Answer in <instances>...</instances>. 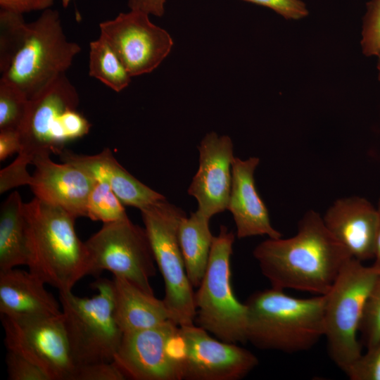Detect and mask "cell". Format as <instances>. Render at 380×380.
<instances>
[{"label": "cell", "instance_id": "obj_14", "mask_svg": "<svg viewBox=\"0 0 380 380\" xmlns=\"http://www.w3.org/2000/svg\"><path fill=\"white\" fill-rule=\"evenodd\" d=\"M99 29L100 36L110 44L131 77L154 70L173 46L170 34L140 11L120 13L101 23Z\"/></svg>", "mask_w": 380, "mask_h": 380}, {"label": "cell", "instance_id": "obj_9", "mask_svg": "<svg viewBox=\"0 0 380 380\" xmlns=\"http://www.w3.org/2000/svg\"><path fill=\"white\" fill-rule=\"evenodd\" d=\"M80 51V45L65 35L58 12L46 9L28 23L25 42L1 78L15 84L30 99L65 73Z\"/></svg>", "mask_w": 380, "mask_h": 380}, {"label": "cell", "instance_id": "obj_23", "mask_svg": "<svg viewBox=\"0 0 380 380\" xmlns=\"http://www.w3.org/2000/svg\"><path fill=\"white\" fill-rule=\"evenodd\" d=\"M210 219L198 210L182 221L179 229V245L188 278L198 288L205 272L213 236Z\"/></svg>", "mask_w": 380, "mask_h": 380}, {"label": "cell", "instance_id": "obj_33", "mask_svg": "<svg viewBox=\"0 0 380 380\" xmlns=\"http://www.w3.org/2000/svg\"><path fill=\"white\" fill-rule=\"evenodd\" d=\"M273 10L287 20H300L308 15L305 3L300 0H243Z\"/></svg>", "mask_w": 380, "mask_h": 380}, {"label": "cell", "instance_id": "obj_7", "mask_svg": "<svg viewBox=\"0 0 380 380\" xmlns=\"http://www.w3.org/2000/svg\"><path fill=\"white\" fill-rule=\"evenodd\" d=\"M380 273L353 258L325 294L324 337L333 362L344 372L362 355L357 334L369 293Z\"/></svg>", "mask_w": 380, "mask_h": 380}, {"label": "cell", "instance_id": "obj_17", "mask_svg": "<svg viewBox=\"0 0 380 380\" xmlns=\"http://www.w3.org/2000/svg\"><path fill=\"white\" fill-rule=\"evenodd\" d=\"M329 232L361 262L374 260L379 223L377 207L360 196L336 200L322 217Z\"/></svg>", "mask_w": 380, "mask_h": 380}, {"label": "cell", "instance_id": "obj_25", "mask_svg": "<svg viewBox=\"0 0 380 380\" xmlns=\"http://www.w3.org/2000/svg\"><path fill=\"white\" fill-rule=\"evenodd\" d=\"M23 14L0 9V72L10 67L22 47L27 30Z\"/></svg>", "mask_w": 380, "mask_h": 380}, {"label": "cell", "instance_id": "obj_11", "mask_svg": "<svg viewBox=\"0 0 380 380\" xmlns=\"http://www.w3.org/2000/svg\"><path fill=\"white\" fill-rule=\"evenodd\" d=\"M8 351L19 354L41 368L50 380H71L75 365L72 358L63 315L58 317L14 319L1 315Z\"/></svg>", "mask_w": 380, "mask_h": 380}, {"label": "cell", "instance_id": "obj_1", "mask_svg": "<svg viewBox=\"0 0 380 380\" xmlns=\"http://www.w3.org/2000/svg\"><path fill=\"white\" fill-rule=\"evenodd\" d=\"M253 254L272 288L315 295L327 293L352 258L327 229L322 217L312 210L300 220L294 236L269 238L259 243Z\"/></svg>", "mask_w": 380, "mask_h": 380}, {"label": "cell", "instance_id": "obj_38", "mask_svg": "<svg viewBox=\"0 0 380 380\" xmlns=\"http://www.w3.org/2000/svg\"><path fill=\"white\" fill-rule=\"evenodd\" d=\"M377 56L379 58L378 63H377L378 77H379V80H380V51L379 54L377 55Z\"/></svg>", "mask_w": 380, "mask_h": 380}, {"label": "cell", "instance_id": "obj_31", "mask_svg": "<svg viewBox=\"0 0 380 380\" xmlns=\"http://www.w3.org/2000/svg\"><path fill=\"white\" fill-rule=\"evenodd\" d=\"M6 364L9 380H50L37 365L14 352L8 350Z\"/></svg>", "mask_w": 380, "mask_h": 380}, {"label": "cell", "instance_id": "obj_4", "mask_svg": "<svg viewBox=\"0 0 380 380\" xmlns=\"http://www.w3.org/2000/svg\"><path fill=\"white\" fill-rule=\"evenodd\" d=\"M247 310V342L260 350H308L324 336L325 295L296 298L271 287L252 293Z\"/></svg>", "mask_w": 380, "mask_h": 380}, {"label": "cell", "instance_id": "obj_35", "mask_svg": "<svg viewBox=\"0 0 380 380\" xmlns=\"http://www.w3.org/2000/svg\"><path fill=\"white\" fill-rule=\"evenodd\" d=\"M21 149L20 137L18 131H0V160H4Z\"/></svg>", "mask_w": 380, "mask_h": 380}, {"label": "cell", "instance_id": "obj_19", "mask_svg": "<svg viewBox=\"0 0 380 380\" xmlns=\"http://www.w3.org/2000/svg\"><path fill=\"white\" fill-rule=\"evenodd\" d=\"M45 285L30 270L0 271L1 315L14 319L61 316V308Z\"/></svg>", "mask_w": 380, "mask_h": 380}, {"label": "cell", "instance_id": "obj_12", "mask_svg": "<svg viewBox=\"0 0 380 380\" xmlns=\"http://www.w3.org/2000/svg\"><path fill=\"white\" fill-rule=\"evenodd\" d=\"M179 326L169 320L159 326L125 333L113 362L127 379L182 380Z\"/></svg>", "mask_w": 380, "mask_h": 380}, {"label": "cell", "instance_id": "obj_26", "mask_svg": "<svg viewBox=\"0 0 380 380\" xmlns=\"http://www.w3.org/2000/svg\"><path fill=\"white\" fill-rule=\"evenodd\" d=\"M29 99L15 84L0 79V131H18L24 122Z\"/></svg>", "mask_w": 380, "mask_h": 380}, {"label": "cell", "instance_id": "obj_28", "mask_svg": "<svg viewBox=\"0 0 380 380\" xmlns=\"http://www.w3.org/2000/svg\"><path fill=\"white\" fill-rule=\"evenodd\" d=\"M359 333L360 342L367 348L380 338V273L367 296Z\"/></svg>", "mask_w": 380, "mask_h": 380}, {"label": "cell", "instance_id": "obj_22", "mask_svg": "<svg viewBox=\"0 0 380 380\" xmlns=\"http://www.w3.org/2000/svg\"><path fill=\"white\" fill-rule=\"evenodd\" d=\"M18 192L13 191L0 210V271L27 265L28 247L26 217Z\"/></svg>", "mask_w": 380, "mask_h": 380}, {"label": "cell", "instance_id": "obj_21", "mask_svg": "<svg viewBox=\"0 0 380 380\" xmlns=\"http://www.w3.org/2000/svg\"><path fill=\"white\" fill-rule=\"evenodd\" d=\"M112 286L113 315L123 334L155 327L170 320L163 299L120 277L113 276Z\"/></svg>", "mask_w": 380, "mask_h": 380}, {"label": "cell", "instance_id": "obj_15", "mask_svg": "<svg viewBox=\"0 0 380 380\" xmlns=\"http://www.w3.org/2000/svg\"><path fill=\"white\" fill-rule=\"evenodd\" d=\"M199 166L188 189L198 201L200 213L210 219L227 209L234 160L233 143L229 136L209 132L198 147Z\"/></svg>", "mask_w": 380, "mask_h": 380}, {"label": "cell", "instance_id": "obj_27", "mask_svg": "<svg viewBox=\"0 0 380 380\" xmlns=\"http://www.w3.org/2000/svg\"><path fill=\"white\" fill-rule=\"evenodd\" d=\"M87 217L103 223L128 217L123 204L105 182H97L91 189L87 203Z\"/></svg>", "mask_w": 380, "mask_h": 380}, {"label": "cell", "instance_id": "obj_13", "mask_svg": "<svg viewBox=\"0 0 380 380\" xmlns=\"http://www.w3.org/2000/svg\"><path fill=\"white\" fill-rule=\"evenodd\" d=\"M177 343L186 380H239L259 362L250 350L214 338L194 324L179 327Z\"/></svg>", "mask_w": 380, "mask_h": 380}, {"label": "cell", "instance_id": "obj_10", "mask_svg": "<svg viewBox=\"0 0 380 380\" xmlns=\"http://www.w3.org/2000/svg\"><path fill=\"white\" fill-rule=\"evenodd\" d=\"M89 257L88 275L109 271L153 293L150 284L156 274V261L145 228L129 217L103 223L84 242Z\"/></svg>", "mask_w": 380, "mask_h": 380}, {"label": "cell", "instance_id": "obj_37", "mask_svg": "<svg viewBox=\"0 0 380 380\" xmlns=\"http://www.w3.org/2000/svg\"><path fill=\"white\" fill-rule=\"evenodd\" d=\"M377 209L379 215V223L376 241L374 263L372 265H374L376 268L380 270V198L379 200Z\"/></svg>", "mask_w": 380, "mask_h": 380}, {"label": "cell", "instance_id": "obj_32", "mask_svg": "<svg viewBox=\"0 0 380 380\" xmlns=\"http://www.w3.org/2000/svg\"><path fill=\"white\" fill-rule=\"evenodd\" d=\"M124 374L113 362L75 366L71 380H124Z\"/></svg>", "mask_w": 380, "mask_h": 380}, {"label": "cell", "instance_id": "obj_29", "mask_svg": "<svg viewBox=\"0 0 380 380\" xmlns=\"http://www.w3.org/2000/svg\"><path fill=\"white\" fill-rule=\"evenodd\" d=\"M361 46L367 56H377L380 51V0H370L367 4Z\"/></svg>", "mask_w": 380, "mask_h": 380}, {"label": "cell", "instance_id": "obj_34", "mask_svg": "<svg viewBox=\"0 0 380 380\" xmlns=\"http://www.w3.org/2000/svg\"><path fill=\"white\" fill-rule=\"evenodd\" d=\"M54 0H0V9L23 14L50 8Z\"/></svg>", "mask_w": 380, "mask_h": 380}, {"label": "cell", "instance_id": "obj_6", "mask_svg": "<svg viewBox=\"0 0 380 380\" xmlns=\"http://www.w3.org/2000/svg\"><path fill=\"white\" fill-rule=\"evenodd\" d=\"M235 236L224 226L213 236L202 280L194 292L197 326L217 338L232 343L247 342V310L232 286L231 256Z\"/></svg>", "mask_w": 380, "mask_h": 380}, {"label": "cell", "instance_id": "obj_36", "mask_svg": "<svg viewBox=\"0 0 380 380\" xmlns=\"http://www.w3.org/2000/svg\"><path fill=\"white\" fill-rule=\"evenodd\" d=\"M165 2L166 0H128L127 5L130 10L160 17L164 14Z\"/></svg>", "mask_w": 380, "mask_h": 380}, {"label": "cell", "instance_id": "obj_24", "mask_svg": "<svg viewBox=\"0 0 380 380\" xmlns=\"http://www.w3.org/2000/svg\"><path fill=\"white\" fill-rule=\"evenodd\" d=\"M89 75L120 92L128 87L131 76L120 58L107 42L99 36L89 44Z\"/></svg>", "mask_w": 380, "mask_h": 380}, {"label": "cell", "instance_id": "obj_30", "mask_svg": "<svg viewBox=\"0 0 380 380\" xmlns=\"http://www.w3.org/2000/svg\"><path fill=\"white\" fill-rule=\"evenodd\" d=\"M351 380H380V338L346 370Z\"/></svg>", "mask_w": 380, "mask_h": 380}, {"label": "cell", "instance_id": "obj_20", "mask_svg": "<svg viewBox=\"0 0 380 380\" xmlns=\"http://www.w3.org/2000/svg\"><path fill=\"white\" fill-rule=\"evenodd\" d=\"M59 156L63 163L80 167L96 182L107 183L123 205L141 210L165 198L127 172L109 148L92 156L76 154L64 149Z\"/></svg>", "mask_w": 380, "mask_h": 380}, {"label": "cell", "instance_id": "obj_3", "mask_svg": "<svg viewBox=\"0 0 380 380\" xmlns=\"http://www.w3.org/2000/svg\"><path fill=\"white\" fill-rule=\"evenodd\" d=\"M29 270L58 291H72L88 275L89 257L65 209L34 198L25 203Z\"/></svg>", "mask_w": 380, "mask_h": 380}, {"label": "cell", "instance_id": "obj_5", "mask_svg": "<svg viewBox=\"0 0 380 380\" xmlns=\"http://www.w3.org/2000/svg\"><path fill=\"white\" fill-rule=\"evenodd\" d=\"M91 297L60 291L63 321L75 366L113 362L123 333L113 315L112 280L98 278Z\"/></svg>", "mask_w": 380, "mask_h": 380}, {"label": "cell", "instance_id": "obj_18", "mask_svg": "<svg viewBox=\"0 0 380 380\" xmlns=\"http://www.w3.org/2000/svg\"><path fill=\"white\" fill-rule=\"evenodd\" d=\"M259 163L257 157H250L245 160L234 158L232 163L227 210L233 215L239 239L262 235L272 239L282 236L272 227L268 210L255 188L254 172Z\"/></svg>", "mask_w": 380, "mask_h": 380}, {"label": "cell", "instance_id": "obj_16", "mask_svg": "<svg viewBox=\"0 0 380 380\" xmlns=\"http://www.w3.org/2000/svg\"><path fill=\"white\" fill-rule=\"evenodd\" d=\"M32 164L35 170L29 186L36 198L76 218L87 217V199L97 182L93 177L72 164L53 162L49 155L37 157Z\"/></svg>", "mask_w": 380, "mask_h": 380}, {"label": "cell", "instance_id": "obj_39", "mask_svg": "<svg viewBox=\"0 0 380 380\" xmlns=\"http://www.w3.org/2000/svg\"><path fill=\"white\" fill-rule=\"evenodd\" d=\"M72 0H61L63 6L66 8Z\"/></svg>", "mask_w": 380, "mask_h": 380}, {"label": "cell", "instance_id": "obj_8", "mask_svg": "<svg viewBox=\"0 0 380 380\" xmlns=\"http://www.w3.org/2000/svg\"><path fill=\"white\" fill-rule=\"evenodd\" d=\"M140 210L156 265L164 280L163 300L170 320L179 327L194 324V291L179 241V225L186 215L166 198Z\"/></svg>", "mask_w": 380, "mask_h": 380}, {"label": "cell", "instance_id": "obj_2", "mask_svg": "<svg viewBox=\"0 0 380 380\" xmlns=\"http://www.w3.org/2000/svg\"><path fill=\"white\" fill-rule=\"evenodd\" d=\"M79 95L66 77L59 75L29 100L19 130L21 149L14 161L0 171V192L29 185L28 165L40 156L60 154L65 145L87 134L91 124L77 111Z\"/></svg>", "mask_w": 380, "mask_h": 380}]
</instances>
